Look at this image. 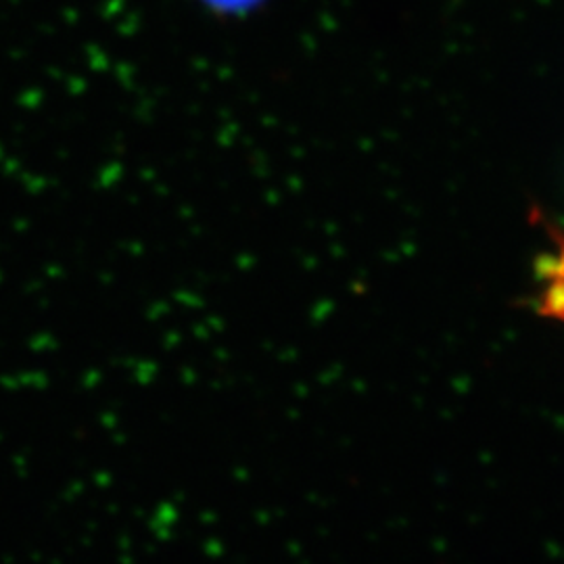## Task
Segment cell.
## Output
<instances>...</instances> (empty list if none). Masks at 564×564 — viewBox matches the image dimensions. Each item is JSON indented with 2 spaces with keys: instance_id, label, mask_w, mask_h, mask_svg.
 Wrapping results in <instances>:
<instances>
[{
  "instance_id": "1",
  "label": "cell",
  "mask_w": 564,
  "mask_h": 564,
  "mask_svg": "<svg viewBox=\"0 0 564 564\" xmlns=\"http://www.w3.org/2000/svg\"><path fill=\"white\" fill-rule=\"evenodd\" d=\"M202 2L218 13H242L253 9L262 0H202Z\"/></svg>"
}]
</instances>
